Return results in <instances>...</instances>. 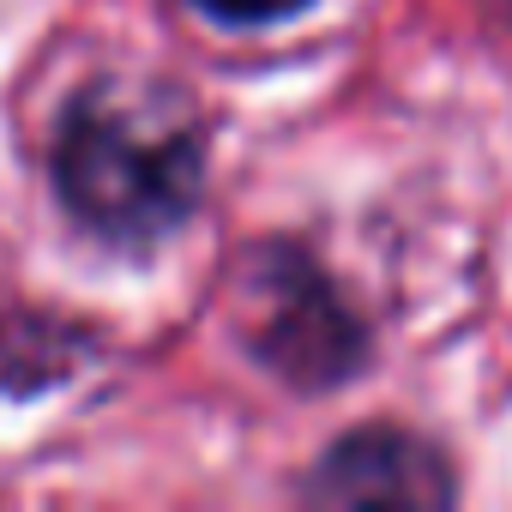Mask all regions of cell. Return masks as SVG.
<instances>
[{"mask_svg":"<svg viewBox=\"0 0 512 512\" xmlns=\"http://www.w3.org/2000/svg\"><path fill=\"white\" fill-rule=\"evenodd\" d=\"M205 139L163 85H91L55 133L61 205L103 241L145 247L199 205Z\"/></svg>","mask_w":512,"mask_h":512,"instance_id":"6da1fadb","label":"cell"},{"mask_svg":"<svg viewBox=\"0 0 512 512\" xmlns=\"http://www.w3.org/2000/svg\"><path fill=\"white\" fill-rule=\"evenodd\" d=\"M308 500L320 506H446L452 470L446 458L404 428H356L308 476Z\"/></svg>","mask_w":512,"mask_h":512,"instance_id":"7a4b0ae2","label":"cell"},{"mask_svg":"<svg viewBox=\"0 0 512 512\" xmlns=\"http://www.w3.org/2000/svg\"><path fill=\"white\" fill-rule=\"evenodd\" d=\"M253 350L296 386H326V380L350 374V362L362 356V338L338 314V302L314 278V266H296V272L284 266V272H272V302H266L260 332H253Z\"/></svg>","mask_w":512,"mask_h":512,"instance_id":"3957f363","label":"cell"},{"mask_svg":"<svg viewBox=\"0 0 512 512\" xmlns=\"http://www.w3.org/2000/svg\"><path fill=\"white\" fill-rule=\"evenodd\" d=\"M199 13H211L217 25H272V19H290L302 13L308 0H193Z\"/></svg>","mask_w":512,"mask_h":512,"instance_id":"277c9868","label":"cell"}]
</instances>
